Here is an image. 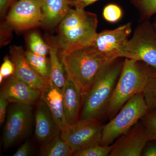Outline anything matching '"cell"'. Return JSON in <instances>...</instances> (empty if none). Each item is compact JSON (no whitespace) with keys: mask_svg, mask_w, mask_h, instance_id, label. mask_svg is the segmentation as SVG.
I'll list each match as a JSON object with an SVG mask.
<instances>
[{"mask_svg":"<svg viewBox=\"0 0 156 156\" xmlns=\"http://www.w3.org/2000/svg\"><path fill=\"white\" fill-rule=\"evenodd\" d=\"M119 58L107 62L83 96L80 119L99 120L106 115L109 104L122 69Z\"/></svg>","mask_w":156,"mask_h":156,"instance_id":"cell-1","label":"cell"},{"mask_svg":"<svg viewBox=\"0 0 156 156\" xmlns=\"http://www.w3.org/2000/svg\"><path fill=\"white\" fill-rule=\"evenodd\" d=\"M96 14L85 9H71L58 26L53 44L59 52L72 51L91 44L98 33Z\"/></svg>","mask_w":156,"mask_h":156,"instance_id":"cell-2","label":"cell"},{"mask_svg":"<svg viewBox=\"0 0 156 156\" xmlns=\"http://www.w3.org/2000/svg\"><path fill=\"white\" fill-rule=\"evenodd\" d=\"M156 71L143 62L125 58L106 112L110 119L131 98L143 92L150 78Z\"/></svg>","mask_w":156,"mask_h":156,"instance_id":"cell-3","label":"cell"},{"mask_svg":"<svg viewBox=\"0 0 156 156\" xmlns=\"http://www.w3.org/2000/svg\"><path fill=\"white\" fill-rule=\"evenodd\" d=\"M67 77L80 88L83 96L107 61L91 45L60 52Z\"/></svg>","mask_w":156,"mask_h":156,"instance_id":"cell-4","label":"cell"},{"mask_svg":"<svg viewBox=\"0 0 156 156\" xmlns=\"http://www.w3.org/2000/svg\"><path fill=\"white\" fill-rule=\"evenodd\" d=\"M148 112L143 92L134 95L125 103L109 122L104 126L101 145H111Z\"/></svg>","mask_w":156,"mask_h":156,"instance_id":"cell-5","label":"cell"},{"mask_svg":"<svg viewBox=\"0 0 156 156\" xmlns=\"http://www.w3.org/2000/svg\"><path fill=\"white\" fill-rule=\"evenodd\" d=\"M122 56L143 62L156 70V31L150 20L139 22L124 44Z\"/></svg>","mask_w":156,"mask_h":156,"instance_id":"cell-6","label":"cell"},{"mask_svg":"<svg viewBox=\"0 0 156 156\" xmlns=\"http://www.w3.org/2000/svg\"><path fill=\"white\" fill-rule=\"evenodd\" d=\"M103 126L98 119L79 120L74 125H67L60 135L75 152L100 144Z\"/></svg>","mask_w":156,"mask_h":156,"instance_id":"cell-7","label":"cell"},{"mask_svg":"<svg viewBox=\"0 0 156 156\" xmlns=\"http://www.w3.org/2000/svg\"><path fill=\"white\" fill-rule=\"evenodd\" d=\"M32 105L13 103L7 113L4 134L5 150L26 136L32 122Z\"/></svg>","mask_w":156,"mask_h":156,"instance_id":"cell-8","label":"cell"},{"mask_svg":"<svg viewBox=\"0 0 156 156\" xmlns=\"http://www.w3.org/2000/svg\"><path fill=\"white\" fill-rule=\"evenodd\" d=\"M131 32L132 24L128 23L114 29L105 30L97 33L90 45L107 61L122 58L123 46Z\"/></svg>","mask_w":156,"mask_h":156,"instance_id":"cell-9","label":"cell"},{"mask_svg":"<svg viewBox=\"0 0 156 156\" xmlns=\"http://www.w3.org/2000/svg\"><path fill=\"white\" fill-rule=\"evenodd\" d=\"M43 16L40 0H18L10 9L6 22L17 30L41 25Z\"/></svg>","mask_w":156,"mask_h":156,"instance_id":"cell-10","label":"cell"},{"mask_svg":"<svg viewBox=\"0 0 156 156\" xmlns=\"http://www.w3.org/2000/svg\"><path fill=\"white\" fill-rule=\"evenodd\" d=\"M149 141L141 120L113 144L110 156H140Z\"/></svg>","mask_w":156,"mask_h":156,"instance_id":"cell-11","label":"cell"},{"mask_svg":"<svg viewBox=\"0 0 156 156\" xmlns=\"http://www.w3.org/2000/svg\"><path fill=\"white\" fill-rule=\"evenodd\" d=\"M10 54L15 67L14 76L31 88L42 91L49 80H46L33 69L22 48L13 46L10 49Z\"/></svg>","mask_w":156,"mask_h":156,"instance_id":"cell-12","label":"cell"},{"mask_svg":"<svg viewBox=\"0 0 156 156\" xmlns=\"http://www.w3.org/2000/svg\"><path fill=\"white\" fill-rule=\"evenodd\" d=\"M41 92L13 75L4 84L1 94L9 102L32 105L41 97Z\"/></svg>","mask_w":156,"mask_h":156,"instance_id":"cell-13","label":"cell"},{"mask_svg":"<svg viewBox=\"0 0 156 156\" xmlns=\"http://www.w3.org/2000/svg\"><path fill=\"white\" fill-rule=\"evenodd\" d=\"M35 121V134L42 145L60 134V128L52 113L47 104L41 99L37 107Z\"/></svg>","mask_w":156,"mask_h":156,"instance_id":"cell-14","label":"cell"},{"mask_svg":"<svg viewBox=\"0 0 156 156\" xmlns=\"http://www.w3.org/2000/svg\"><path fill=\"white\" fill-rule=\"evenodd\" d=\"M62 93L66 121L68 125H74L80 119L83 95L80 88L68 77Z\"/></svg>","mask_w":156,"mask_h":156,"instance_id":"cell-15","label":"cell"},{"mask_svg":"<svg viewBox=\"0 0 156 156\" xmlns=\"http://www.w3.org/2000/svg\"><path fill=\"white\" fill-rule=\"evenodd\" d=\"M41 99L48 105L60 131L67 126L65 117L62 93L50 79L41 92Z\"/></svg>","mask_w":156,"mask_h":156,"instance_id":"cell-16","label":"cell"},{"mask_svg":"<svg viewBox=\"0 0 156 156\" xmlns=\"http://www.w3.org/2000/svg\"><path fill=\"white\" fill-rule=\"evenodd\" d=\"M40 1L43 16L41 25L47 28H53L59 24L71 8L67 0Z\"/></svg>","mask_w":156,"mask_h":156,"instance_id":"cell-17","label":"cell"},{"mask_svg":"<svg viewBox=\"0 0 156 156\" xmlns=\"http://www.w3.org/2000/svg\"><path fill=\"white\" fill-rule=\"evenodd\" d=\"M58 51L54 45L49 46L50 79L53 84L62 92L67 80V75L65 74L64 66L58 56Z\"/></svg>","mask_w":156,"mask_h":156,"instance_id":"cell-18","label":"cell"},{"mask_svg":"<svg viewBox=\"0 0 156 156\" xmlns=\"http://www.w3.org/2000/svg\"><path fill=\"white\" fill-rule=\"evenodd\" d=\"M74 152L59 134L42 145L40 155L43 156H73Z\"/></svg>","mask_w":156,"mask_h":156,"instance_id":"cell-19","label":"cell"},{"mask_svg":"<svg viewBox=\"0 0 156 156\" xmlns=\"http://www.w3.org/2000/svg\"><path fill=\"white\" fill-rule=\"evenodd\" d=\"M25 55L33 69L46 80H49L50 79V64L47 56L37 55L30 50L26 52Z\"/></svg>","mask_w":156,"mask_h":156,"instance_id":"cell-20","label":"cell"},{"mask_svg":"<svg viewBox=\"0 0 156 156\" xmlns=\"http://www.w3.org/2000/svg\"><path fill=\"white\" fill-rule=\"evenodd\" d=\"M130 2L138 11L140 22L150 20L156 15V0H130Z\"/></svg>","mask_w":156,"mask_h":156,"instance_id":"cell-21","label":"cell"},{"mask_svg":"<svg viewBox=\"0 0 156 156\" xmlns=\"http://www.w3.org/2000/svg\"><path fill=\"white\" fill-rule=\"evenodd\" d=\"M143 93L149 112H156V71L150 78Z\"/></svg>","mask_w":156,"mask_h":156,"instance_id":"cell-22","label":"cell"},{"mask_svg":"<svg viewBox=\"0 0 156 156\" xmlns=\"http://www.w3.org/2000/svg\"><path fill=\"white\" fill-rule=\"evenodd\" d=\"M28 44L30 51L37 55L47 56L49 53V46L37 32L32 33L29 36Z\"/></svg>","mask_w":156,"mask_h":156,"instance_id":"cell-23","label":"cell"},{"mask_svg":"<svg viewBox=\"0 0 156 156\" xmlns=\"http://www.w3.org/2000/svg\"><path fill=\"white\" fill-rule=\"evenodd\" d=\"M113 148V144L102 145L100 144L92 146L83 150L75 152V156H109Z\"/></svg>","mask_w":156,"mask_h":156,"instance_id":"cell-24","label":"cell"},{"mask_svg":"<svg viewBox=\"0 0 156 156\" xmlns=\"http://www.w3.org/2000/svg\"><path fill=\"white\" fill-rule=\"evenodd\" d=\"M141 122L147 133L149 141L156 140V112H149Z\"/></svg>","mask_w":156,"mask_h":156,"instance_id":"cell-25","label":"cell"},{"mask_svg":"<svg viewBox=\"0 0 156 156\" xmlns=\"http://www.w3.org/2000/svg\"><path fill=\"white\" fill-rule=\"evenodd\" d=\"M103 17L107 22L116 23L121 19L123 11L121 7L116 4H109L103 9Z\"/></svg>","mask_w":156,"mask_h":156,"instance_id":"cell-26","label":"cell"},{"mask_svg":"<svg viewBox=\"0 0 156 156\" xmlns=\"http://www.w3.org/2000/svg\"><path fill=\"white\" fill-rule=\"evenodd\" d=\"M15 67L13 62L9 57H5L0 68V83H2L5 78L14 75Z\"/></svg>","mask_w":156,"mask_h":156,"instance_id":"cell-27","label":"cell"},{"mask_svg":"<svg viewBox=\"0 0 156 156\" xmlns=\"http://www.w3.org/2000/svg\"><path fill=\"white\" fill-rule=\"evenodd\" d=\"M13 30V29L11 28L5 22V23H3L1 26V43L2 45H6L9 43V41L11 40L10 37L11 35V31Z\"/></svg>","mask_w":156,"mask_h":156,"instance_id":"cell-28","label":"cell"},{"mask_svg":"<svg viewBox=\"0 0 156 156\" xmlns=\"http://www.w3.org/2000/svg\"><path fill=\"white\" fill-rule=\"evenodd\" d=\"M98 1L99 0H67V2L70 7L76 9H85L87 6Z\"/></svg>","mask_w":156,"mask_h":156,"instance_id":"cell-29","label":"cell"},{"mask_svg":"<svg viewBox=\"0 0 156 156\" xmlns=\"http://www.w3.org/2000/svg\"><path fill=\"white\" fill-rule=\"evenodd\" d=\"M9 102L2 95H0V124L2 125L7 117V107Z\"/></svg>","mask_w":156,"mask_h":156,"instance_id":"cell-30","label":"cell"},{"mask_svg":"<svg viewBox=\"0 0 156 156\" xmlns=\"http://www.w3.org/2000/svg\"><path fill=\"white\" fill-rule=\"evenodd\" d=\"M18 0H0L1 17L5 16L9 9H11Z\"/></svg>","mask_w":156,"mask_h":156,"instance_id":"cell-31","label":"cell"},{"mask_svg":"<svg viewBox=\"0 0 156 156\" xmlns=\"http://www.w3.org/2000/svg\"><path fill=\"white\" fill-rule=\"evenodd\" d=\"M32 153V148L29 142L23 143L15 152L13 156H27L30 155Z\"/></svg>","mask_w":156,"mask_h":156,"instance_id":"cell-32","label":"cell"},{"mask_svg":"<svg viewBox=\"0 0 156 156\" xmlns=\"http://www.w3.org/2000/svg\"><path fill=\"white\" fill-rule=\"evenodd\" d=\"M142 155L156 156V145H151L146 147L143 151Z\"/></svg>","mask_w":156,"mask_h":156,"instance_id":"cell-33","label":"cell"},{"mask_svg":"<svg viewBox=\"0 0 156 156\" xmlns=\"http://www.w3.org/2000/svg\"><path fill=\"white\" fill-rule=\"evenodd\" d=\"M152 23L153 25L154 28L156 31V17H155L154 19L153 22Z\"/></svg>","mask_w":156,"mask_h":156,"instance_id":"cell-34","label":"cell"}]
</instances>
